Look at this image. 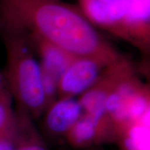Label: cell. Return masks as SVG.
Masks as SVG:
<instances>
[{
	"label": "cell",
	"mask_w": 150,
	"mask_h": 150,
	"mask_svg": "<svg viewBox=\"0 0 150 150\" xmlns=\"http://www.w3.org/2000/svg\"><path fill=\"white\" fill-rule=\"evenodd\" d=\"M83 113L77 98L58 99L43 112L39 127L45 138L64 140L66 135Z\"/></svg>",
	"instance_id": "52a82bcc"
},
{
	"label": "cell",
	"mask_w": 150,
	"mask_h": 150,
	"mask_svg": "<svg viewBox=\"0 0 150 150\" xmlns=\"http://www.w3.org/2000/svg\"><path fill=\"white\" fill-rule=\"evenodd\" d=\"M8 88L0 94V134L12 128L16 123V108Z\"/></svg>",
	"instance_id": "7c38bea8"
},
{
	"label": "cell",
	"mask_w": 150,
	"mask_h": 150,
	"mask_svg": "<svg viewBox=\"0 0 150 150\" xmlns=\"http://www.w3.org/2000/svg\"><path fill=\"white\" fill-rule=\"evenodd\" d=\"M115 145L120 150H150V129L141 122L129 126L117 135Z\"/></svg>",
	"instance_id": "8fae6325"
},
{
	"label": "cell",
	"mask_w": 150,
	"mask_h": 150,
	"mask_svg": "<svg viewBox=\"0 0 150 150\" xmlns=\"http://www.w3.org/2000/svg\"><path fill=\"white\" fill-rule=\"evenodd\" d=\"M80 10L95 26L113 34L126 11L129 0H79Z\"/></svg>",
	"instance_id": "ba28073f"
},
{
	"label": "cell",
	"mask_w": 150,
	"mask_h": 150,
	"mask_svg": "<svg viewBox=\"0 0 150 150\" xmlns=\"http://www.w3.org/2000/svg\"><path fill=\"white\" fill-rule=\"evenodd\" d=\"M4 33L35 37L109 65L122 57L82 11L60 0H0Z\"/></svg>",
	"instance_id": "6da1fadb"
},
{
	"label": "cell",
	"mask_w": 150,
	"mask_h": 150,
	"mask_svg": "<svg viewBox=\"0 0 150 150\" xmlns=\"http://www.w3.org/2000/svg\"><path fill=\"white\" fill-rule=\"evenodd\" d=\"M26 37V36H25ZM40 57L41 71L60 79L74 56L59 47L35 37H27Z\"/></svg>",
	"instance_id": "9c48e42d"
},
{
	"label": "cell",
	"mask_w": 150,
	"mask_h": 150,
	"mask_svg": "<svg viewBox=\"0 0 150 150\" xmlns=\"http://www.w3.org/2000/svg\"><path fill=\"white\" fill-rule=\"evenodd\" d=\"M15 150H50L35 120L22 108L16 107Z\"/></svg>",
	"instance_id": "30bf717a"
},
{
	"label": "cell",
	"mask_w": 150,
	"mask_h": 150,
	"mask_svg": "<svg viewBox=\"0 0 150 150\" xmlns=\"http://www.w3.org/2000/svg\"><path fill=\"white\" fill-rule=\"evenodd\" d=\"M15 126L0 134V150H15Z\"/></svg>",
	"instance_id": "5bb4252c"
},
{
	"label": "cell",
	"mask_w": 150,
	"mask_h": 150,
	"mask_svg": "<svg viewBox=\"0 0 150 150\" xmlns=\"http://www.w3.org/2000/svg\"><path fill=\"white\" fill-rule=\"evenodd\" d=\"M7 88L6 86V83L4 79V76L0 73V94L3 93L6 89Z\"/></svg>",
	"instance_id": "2e32d148"
},
{
	"label": "cell",
	"mask_w": 150,
	"mask_h": 150,
	"mask_svg": "<svg viewBox=\"0 0 150 150\" xmlns=\"http://www.w3.org/2000/svg\"><path fill=\"white\" fill-rule=\"evenodd\" d=\"M142 125H145V127H147L148 129H150V100L149 105H148L147 109L146 110L145 115L142 117V120L140 122Z\"/></svg>",
	"instance_id": "9a60e30c"
},
{
	"label": "cell",
	"mask_w": 150,
	"mask_h": 150,
	"mask_svg": "<svg viewBox=\"0 0 150 150\" xmlns=\"http://www.w3.org/2000/svg\"><path fill=\"white\" fill-rule=\"evenodd\" d=\"M136 71L135 65L123 56L106 67L95 84L77 98L83 112L98 117L108 115L105 104L108 95L122 80Z\"/></svg>",
	"instance_id": "277c9868"
},
{
	"label": "cell",
	"mask_w": 150,
	"mask_h": 150,
	"mask_svg": "<svg viewBox=\"0 0 150 150\" xmlns=\"http://www.w3.org/2000/svg\"><path fill=\"white\" fill-rule=\"evenodd\" d=\"M149 100L150 86L141 79L136 71L115 86L106 99L105 109L115 127L117 137L127 127L142 120Z\"/></svg>",
	"instance_id": "3957f363"
},
{
	"label": "cell",
	"mask_w": 150,
	"mask_h": 150,
	"mask_svg": "<svg viewBox=\"0 0 150 150\" xmlns=\"http://www.w3.org/2000/svg\"><path fill=\"white\" fill-rule=\"evenodd\" d=\"M6 86L16 106L27 112L35 120L46 109L40 61L27 37L4 33Z\"/></svg>",
	"instance_id": "7a4b0ae2"
},
{
	"label": "cell",
	"mask_w": 150,
	"mask_h": 150,
	"mask_svg": "<svg viewBox=\"0 0 150 150\" xmlns=\"http://www.w3.org/2000/svg\"><path fill=\"white\" fill-rule=\"evenodd\" d=\"M116 131L108 116L97 117L83 112L65 138L69 145L76 149L115 144Z\"/></svg>",
	"instance_id": "8992f818"
},
{
	"label": "cell",
	"mask_w": 150,
	"mask_h": 150,
	"mask_svg": "<svg viewBox=\"0 0 150 150\" xmlns=\"http://www.w3.org/2000/svg\"><path fill=\"white\" fill-rule=\"evenodd\" d=\"M107 66L94 58L75 57L60 78L58 99L78 98L95 84Z\"/></svg>",
	"instance_id": "5b68a950"
},
{
	"label": "cell",
	"mask_w": 150,
	"mask_h": 150,
	"mask_svg": "<svg viewBox=\"0 0 150 150\" xmlns=\"http://www.w3.org/2000/svg\"><path fill=\"white\" fill-rule=\"evenodd\" d=\"M135 67L141 79L150 86V52L142 54L140 61Z\"/></svg>",
	"instance_id": "4fadbf2b"
}]
</instances>
